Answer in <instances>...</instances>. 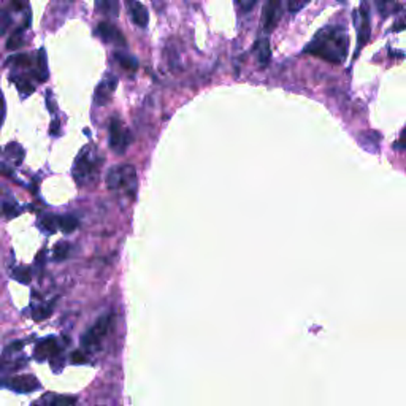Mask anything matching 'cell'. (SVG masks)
I'll list each match as a JSON object with an SVG mask.
<instances>
[{"instance_id":"cell-1","label":"cell","mask_w":406,"mask_h":406,"mask_svg":"<svg viewBox=\"0 0 406 406\" xmlns=\"http://www.w3.org/2000/svg\"><path fill=\"white\" fill-rule=\"evenodd\" d=\"M347 34L341 25H328L317 32L313 40L304 48V53L313 54L321 59L341 63L347 53Z\"/></svg>"},{"instance_id":"cell-2","label":"cell","mask_w":406,"mask_h":406,"mask_svg":"<svg viewBox=\"0 0 406 406\" xmlns=\"http://www.w3.org/2000/svg\"><path fill=\"white\" fill-rule=\"evenodd\" d=\"M106 186L110 190L125 189L133 194L137 189V171L132 165H119L116 168H111L106 176Z\"/></svg>"},{"instance_id":"cell-3","label":"cell","mask_w":406,"mask_h":406,"mask_svg":"<svg viewBox=\"0 0 406 406\" xmlns=\"http://www.w3.org/2000/svg\"><path fill=\"white\" fill-rule=\"evenodd\" d=\"M110 326H111V316L110 314L102 316L81 338L82 347L95 351V349L100 346V341L104 340V336L108 333V330H110Z\"/></svg>"},{"instance_id":"cell-4","label":"cell","mask_w":406,"mask_h":406,"mask_svg":"<svg viewBox=\"0 0 406 406\" xmlns=\"http://www.w3.org/2000/svg\"><path fill=\"white\" fill-rule=\"evenodd\" d=\"M132 143V133L125 130L119 119L110 121V148L116 154H124Z\"/></svg>"},{"instance_id":"cell-5","label":"cell","mask_w":406,"mask_h":406,"mask_svg":"<svg viewBox=\"0 0 406 406\" xmlns=\"http://www.w3.org/2000/svg\"><path fill=\"white\" fill-rule=\"evenodd\" d=\"M0 387H6V389L18 393H30L40 389V383L34 374H19V376L0 381Z\"/></svg>"},{"instance_id":"cell-6","label":"cell","mask_w":406,"mask_h":406,"mask_svg":"<svg viewBox=\"0 0 406 406\" xmlns=\"http://www.w3.org/2000/svg\"><path fill=\"white\" fill-rule=\"evenodd\" d=\"M95 170V161L91 156V152H87V148L81 151V154L76 157L75 167H73V176L75 181L82 186L89 181V178L92 176Z\"/></svg>"},{"instance_id":"cell-7","label":"cell","mask_w":406,"mask_h":406,"mask_svg":"<svg viewBox=\"0 0 406 406\" xmlns=\"http://www.w3.org/2000/svg\"><path fill=\"white\" fill-rule=\"evenodd\" d=\"M116 87H118V78L116 76L108 73L106 78L100 82L97 89H95V94H94L95 105L110 104L111 95L114 91H116Z\"/></svg>"},{"instance_id":"cell-8","label":"cell","mask_w":406,"mask_h":406,"mask_svg":"<svg viewBox=\"0 0 406 406\" xmlns=\"http://www.w3.org/2000/svg\"><path fill=\"white\" fill-rule=\"evenodd\" d=\"M281 19V4L273 0V2H269L264 6V13H262V27L266 32H271L276 27V24Z\"/></svg>"},{"instance_id":"cell-9","label":"cell","mask_w":406,"mask_h":406,"mask_svg":"<svg viewBox=\"0 0 406 406\" xmlns=\"http://www.w3.org/2000/svg\"><path fill=\"white\" fill-rule=\"evenodd\" d=\"M61 354V347L57 345V340L53 338H47L42 340L38 345L35 346V359L37 360H44V359H51L54 360L56 357H59Z\"/></svg>"},{"instance_id":"cell-10","label":"cell","mask_w":406,"mask_h":406,"mask_svg":"<svg viewBox=\"0 0 406 406\" xmlns=\"http://www.w3.org/2000/svg\"><path fill=\"white\" fill-rule=\"evenodd\" d=\"M97 34L100 35V38L106 43H114V44H119V47H125V40L121 32L111 25L110 23H100L97 25Z\"/></svg>"},{"instance_id":"cell-11","label":"cell","mask_w":406,"mask_h":406,"mask_svg":"<svg viewBox=\"0 0 406 406\" xmlns=\"http://www.w3.org/2000/svg\"><path fill=\"white\" fill-rule=\"evenodd\" d=\"M360 25H359V49L364 47L370 38V10H368L367 4L360 5Z\"/></svg>"},{"instance_id":"cell-12","label":"cell","mask_w":406,"mask_h":406,"mask_svg":"<svg viewBox=\"0 0 406 406\" xmlns=\"http://www.w3.org/2000/svg\"><path fill=\"white\" fill-rule=\"evenodd\" d=\"M76 403L75 397L57 395V393H47L34 406H73Z\"/></svg>"},{"instance_id":"cell-13","label":"cell","mask_w":406,"mask_h":406,"mask_svg":"<svg viewBox=\"0 0 406 406\" xmlns=\"http://www.w3.org/2000/svg\"><path fill=\"white\" fill-rule=\"evenodd\" d=\"M130 18H132V21L135 23V25H138V27H142V29L148 27L149 13L143 4L133 2L130 5Z\"/></svg>"},{"instance_id":"cell-14","label":"cell","mask_w":406,"mask_h":406,"mask_svg":"<svg viewBox=\"0 0 406 406\" xmlns=\"http://www.w3.org/2000/svg\"><path fill=\"white\" fill-rule=\"evenodd\" d=\"M359 142H360L362 146H364L365 149L371 151V152H376V151L379 149L381 135H379L378 132H365V133H360Z\"/></svg>"},{"instance_id":"cell-15","label":"cell","mask_w":406,"mask_h":406,"mask_svg":"<svg viewBox=\"0 0 406 406\" xmlns=\"http://www.w3.org/2000/svg\"><path fill=\"white\" fill-rule=\"evenodd\" d=\"M256 49H257V57H259L260 66H262V67L269 66L270 59H271V51H270L269 40H265V38H262V40H259L256 43Z\"/></svg>"},{"instance_id":"cell-16","label":"cell","mask_w":406,"mask_h":406,"mask_svg":"<svg viewBox=\"0 0 406 406\" xmlns=\"http://www.w3.org/2000/svg\"><path fill=\"white\" fill-rule=\"evenodd\" d=\"M114 57H116V61L119 62V66L123 67L124 70H127V72H135V70L138 68V61L133 56L116 53V54H114Z\"/></svg>"},{"instance_id":"cell-17","label":"cell","mask_w":406,"mask_h":406,"mask_svg":"<svg viewBox=\"0 0 406 406\" xmlns=\"http://www.w3.org/2000/svg\"><path fill=\"white\" fill-rule=\"evenodd\" d=\"M37 78L40 81H44L48 78V66H47V53H44V49L42 48L38 51V57H37Z\"/></svg>"},{"instance_id":"cell-18","label":"cell","mask_w":406,"mask_h":406,"mask_svg":"<svg viewBox=\"0 0 406 406\" xmlns=\"http://www.w3.org/2000/svg\"><path fill=\"white\" fill-rule=\"evenodd\" d=\"M78 219L75 218L72 214H67V216H59V228L62 232L66 233H72L76 230V227H78Z\"/></svg>"},{"instance_id":"cell-19","label":"cell","mask_w":406,"mask_h":406,"mask_svg":"<svg viewBox=\"0 0 406 406\" xmlns=\"http://www.w3.org/2000/svg\"><path fill=\"white\" fill-rule=\"evenodd\" d=\"M99 10H102L105 13V15H110L116 18L119 15V4L116 0H102V2L95 4Z\"/></svg>"},{"instance_id":"cell-20","label":"cell","mask_w":406,"mask_h":406,"mask_svg":"<svg viewBox=\"0 0 406 406\" xmlns=\"http://www.w3.org/2000/svg\"><path fill=\"white\" fill-rule=\"evenodd\" d=\"M40 226L43 230H47L48 233H54L57 228H59V216L48 214L40 221Z\"/></svg>"},{"instance_id":"cell-21","label":"cell","mask_w":406,"mask_h":406,"mask_svg":"<svg viewBox=\"0 0 406 406\" xmlns=\"http://www.w3.org/2000/svg\"><path fill=\"white\" fill-rule=\"evenodd\" d=\"M70 254V245L66 243V241H61V243H57L53 250V259L57 260V262H61V260H66Z\"/></svg>"},{"instance_id":"cell-22","label":"cell","mask_w":406,"mask_h":406,"mask_svg":"<svg viewBox=\"0 0 406 406\" xmlns=\"http://www.w3.org/2000/svg\"><path fill=\"white\" fill-rule=\"evenodd\" d=\"M11 24V13L5 8V6H0V38L5 35L6 29L10 27Z\"/></svg>"},{"instance_id":"cell-23","label":"cell","mask_w":406,"mask_h":406,"mask_svg":"<svg viewBox=\"0 0 406 406\" xmlns=\"http://www.w3.org/2000/svg\"><path fill=\"white\" fill-rule=\"evenodd\" d=\"M23 34L19 30H16L15 34L11 35V38L8 40V43H6V48L8 49H18L19 47H23Z\"/></svg>"},{"instance_id":"cell-24","label":"cell","mask_w":406,"mask_h":406,"mask_svg":"<svg viewBox=\"0 0 406 406\" xmlns=\"http://www.w3.org/2000/svg\"><path fill=\"white\" fill-rule=\"evenodd\" d=\"M11 144H13V149H15V151H11L10 148H6V152H8V157L15 159V164H19V162L23 161V156H24L23 154V148L18 143H11Z\"/></svg>"},{"instance_id":"cell-25","label":"cell","mask_w":406,"mask_h":406,"mask_svg":"<svg viewBox=\"0 0 406 406\" xmlns=\"http://www.w3.org/2000/svg\"><path fill=\"white\" fill-rule=\"evenodd\" d=\"M13 276H15L16 281L27 284L29 279H30V271L27 269H18V270L13 271Z\"/></svg>"},{"instance_id":"cell-26","label":"cell","mask_w":406,"mask_h":406,"mask_svg":"<svg viewBox=\"0 0 406 406\" xmlns=\"http://www.w3.org/2000/svg\"><path fill=\"white\" fill-rule=\"evenodd\" d=\"M16 85H18L19 92H21L23 95H29V94L34 92V86H32V82L27 80H24V78L19 80Z\"/></svg>"},{"instance_id":"cell-27","label":"cell","mask_w":406,"mask_h":406,"mask_svg":"<svg viewBox=\"0 0 406 406\" xmlns=\"http://www.w3.org/2000/svg\"><path fill=\"white\" fill-rule=\"evenodd\" d=\"M2 213L5 218H15V216L18 214V208L15 203H4L2 205Z\"/></svg>"},{"instance_id":"cell-28","label":"cell","mask_w":406,"mask_h":406,"mask_svg":"<svg viewBox=\"0 0 406 406\" xmlns=\"http://www.w3.org/2000/svg\"><path fill=\"white\" fill-rule=\"evenodd\" d=\"M11 61L16 62L18 67H30V66H32V59H30L29 56H25V54L15 56Z\"/></svg>"},{"instance_id":"cell-29","label":"cell","mask_w":406,"mask_h":406,"mask_svg":"<svg viewBox=\"0 0 406 406\" xmlns=\"http://www.w3.org/2000/svg\"><path fill=\"white\" fill-rule=\"evenodd\" d=\"M72 362H73V364H80L81 365V364H86L87 357L81 351H75L72 354Z\"/></svg>"},{"instance_id":"cell-30","label":"cell","mask_w":406,"mask_h":406,"mask_svg":"<svg viewBox=\"0 0 406 406\" xmlns=\"http://www.w3.org/2000/svg\"><path fill=\"white\" fill-rule=\"evenodd\" d=\"M304 5H307V2H295V0H292V2H289V10L292 13H297L298 10H302Z\"/></svg>"},{"instance_id":"cell-31","label":"cell","mask_w":406,"mask_h":406,"mask_svg":"<svg viewBox=\"0 0 406 406\" xmlns=\"http://www.w3.org/2000/svg\"><path fill=\"white\" fill-rule=\"evenodd\" d=\"M4 114H5V104H4L2 92H0V124H2V121H4Z\"/></svg>"},{"instance_id":"cell-32","label":"cell","mask_w":406,"mask_h":406,"mask_svg":"<svg viewBox=\"0 0 406 406\" xmlns=\"http://www.w3.org/2000/svg\"><path fill=\"white\" fill-rule=\"evenodd\" d=\"M51 133H53V135H57V133H59V121H54L53 127H51Z\"/></svg>"},{"instance_id":"cell-33","label":"cell","mask_w":406,"mask_h":406,"mask_svg":"<svg viewBox=\"0 0 406 406\" xmlns=\"http://www.w3.org/2000/svg\"><path fill=\"white\" fill-rule=\"evenodd\" d=\"M240 5H241V8L250 10V8H252L254 5H256V2H240Z\"/></svg>"},{"instance_id":"cell-34","label":"cell","mask_w":406,"mask_h":406,"mask_svg":"<svg viewBox=\"0 0 406 406\" xmlns=\"http://www.w3.org/2000/svg\"><path fill=\"white\" fill-rule=\"evenodd\" d=\"M402 30H405V23H403V21H398V23L395 24V27H393V32H402Z\"/></svg>"}]
</instances>
